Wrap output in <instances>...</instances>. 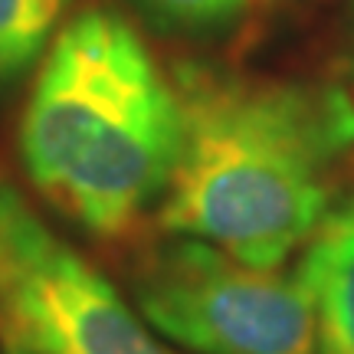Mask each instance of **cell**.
I'll return each instance as SVG.
<instances>
[{
	"label": "cell",
	"instance_id": "cell-1",
	"mask_svg": "<svg viewBox=\"0 0 354 354\" xmlns=\"http://www.w3.org/2000/svg\"><path fill=\"white\" fill-rule=\"evenodd\" d=\"M184 145L161 227L256 269H276L331 210L354 148V102L331 82L184 69Z\"/></svg>",
	"mask_w": 354,
	"mask_h": 354
},
{
	"label": "cell",
	"instance_id": "cell-2",
	"mask_svg": "<svg viewBox=\"0 0 354 354\" xmlns=\"http://www.w3.org/2000/svg\"><path fill=\"white\" fill-rule=\"evenodd\" d=\"M180 145V95L125 17L86 10L56 33L20 122L24 171L56 210L118 236L167 194Z\"/></svg>",
	"mask_w": 354,
	"mask_h": 354
},
{
	"label": "cell",
	"instance_id": "cell-3",
	"mask_svg": "<svg viewBox=\"0 0 354 354\" xmlns=\"http://www.w3.org/2000/svg\"><path fill=\"white\" fill-rule=\"evenodd\" d=\"M131 289L148 325L201 354H318L302 279L177 236L141 256Z\"/></svg>",
	"mask_w": 354,
	"mask_h": 354
},
{
	"label": "cell",
	"instance_id": "cell-4",
	"mask_svg": "<svg viewBox=\"0 0 354 354\" xmlns=\"http://www.w3.org/2000/svg\"><path fill=\"white\" fill-rule=\"evenodd\" d=\"M0 318L33 354H174L0 174Z\"/></svg>",
	"mask_w": 354,
	"mask_h": 354
},
{
	"label": "cell",
	"instance_id": "cell-5",
	"mask_svg": "<svg viewBox=\"0 0 354 354\" xmlns=\"http://www.w3.org/2000/svg\"><path fill=\"white\" fill-rule=\"evenodd\" d=\"M299 279L312 295L318 354H354V197L318 223Z\"/></svg>",
	"mask_w": 354,
	"mask_h": 354
},
{
	"label": "cell",
	"instance_id": "cell-6",
	"mask_svg": "<svg viewBox=\"0 0 354 354\" xmlns=\"http://www.w3.org/2000/svg\"><path fill=\"white\" fill-rule=\"evenodd\" d=\"M69 0H0V86L20 79L56 37Z\"/></svg>",
	"mask_w": 354,
	"mask_h": 354
},
{
	"label": "cell",
	"instance_id": "cell-7",
	"mask_svg": "<svg viewBox=\"0 0 354 354\" xmlns=\"http://www.w3.org/2000/svg\"><path fill=\"white\" fill-rule=\"evenodd\" d=\"M250 0H135L154 26L177 30V33H207L223 30L240 20Z\"/></svg>",
	"mask_w": 354,
	"mask_h": 354
},
{
	"label": "cell",
	"instance_id": "cell-8",
	"mask_svg": "<svg viewBox=\"0 0 354 354\" xmlns=\"http://www.w3.org/2000/svg\"><path fill=\"white\" fill-rule=\"evenodd\" d=\"M3 354H33V351H26V348H20V344H10L7 342V351Z\"/></svg>",
	"mask_w": 354,
	"mask_h": 354
}]
</instances>
